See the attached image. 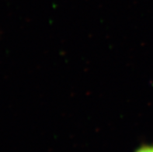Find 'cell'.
<instances>
[{
	"label": "cell",
	"instance_id": "cell-1",
	"mask_svg": "<svg viewBox=\"0 0 153 152\" xmlns=\"http://www.w3.org/2000/svg\"><path fill=\"white\" fill-rule=\"evenodd\" d=\"M134 152H153V145H143L138 148Z\"/></svg>",
	"mask_w": 153,
	"mask_h": 152
}]
</instances>
